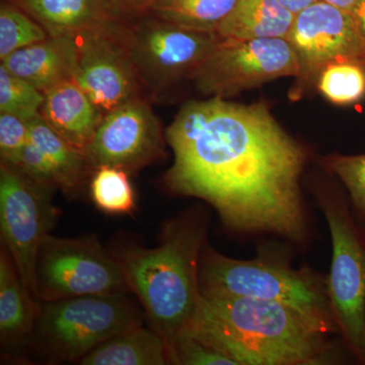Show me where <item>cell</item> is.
Segmentation results:
<instances>
[{
  "label": "cell",
  "mask_w": 365,
  "mask_h": 365,
  "mask_svg": "<svg viewBox=\"0 0 365 365\" xmlns=\"http://www.w3.org/2000/svg\"><path fill=\"white\" fill-rule=\"evenodd\" d=\"M165 140L174 153L165 176L173 194L205 201L240 234L309 245L311 223L300 182L309 151L266 103L190 101L165 131Z\"/></svg>",
  "instance_id": "cell-1"
},
{
  "label": "cell",
  "mask_w": 365,
  "mask_h": 365,
  "mask_svg": "<svg viewBox=\"0 0 365 365\" xmlns=\"http://www.w3.org/2000/svg\"><path fill=\"white\" fill-rule=\"evenodd\" d=\"M237 365L330 364V334L294 307L247 297H203L188 330Z\"/></svg>",
  "instance_id": "cell-2"
},
{
  "label": "cell",
  "mask_w": 365,
  "mask_h": 365,
  "mask_svg": "<svg viewBox=\"0 0 365 365\" xmlns=\"http://www.w3.org/2000/svg\"><path fill=\"white\" fill-rule=\"evenodd\" d=\"M206 242L207 223L189 211L165 225L157 248L127 247L113 254L168 351L200 306L199 263Z\"/></svg>",
  "instance_id": "cell-3"
},
{
  "label": "cell",
  "mask_w": 365,
  "mask_h": 365,
  "mask_svg": "<svg viewBox=\"0 0 365 365\" xmlns=\"http://www.w3.org/2000/svg\"><path fill=\"white\" fill-rule=\"evenodd\" d=\"M203 297H247L294 307L328 334H338L327 294V275L302 266L294 268L279 255L250 260L230 258L205 242L199 263Z\"/></svg>",
  "instance_id": "cell-4"
},
{
  "label": "cell",
  "mask_w": 365,
  "mask_h": 365,
  "mask_svg": "<svg viewBox=\"0 0 365 365\" xmlns=\"http://www.w3.org/2000/svg\"><path fill=\"white\" fill-rule=\"evenodd\" d=\"M312 191L332 242L327 294L333 321L346 350L365 365V228L337 185L319 181Z\"/></svg>",
  "instance_id": "cell-5"
},
{
  "label": "cell",
  "mask_w": 365,
  "mask_h": 365,
  "mask_svg": "<svg viewBox=\"0 0 365 365\" xmlns=\"http://www.w3.org/2000/svg\"><path fill=\"white\" fill-rule=\"evenodd\" d=\"M140 326L143 314L126 294L83 295L40 302L33 337L51 359L79 361L105 341Z\"/></svg>",
  "instance_id": "cell-6"
},
{
  "label": "cell",
  "mask_w": 365,
  "mask_h": 365,
  "mask_svg": "<svg viewBox=\"0 0 365 365\" xmlns=\"http://www.w3.org/2000/svg\"><path fill=\"white\" fill-rule=\"evenodd\" d=\"M35 285L39 302L130 292L119 262L93 235H48L38 252Z\"/></svg>",
  "instance_id": "cell-7"
},
{
  "label": "cell",
  "mask_w": 365,
  "mask_h": 365,
  "mask_svg": "<svg viewBox=\"0 0 365 365\" xmlns=\"http://www.w3.org/2000/svg\"><path fill=\"white\" fill-rule=\"evenodd\" d=\"M53 188L31 179L16 168L0 167V228L2 242L26 287L36 292L35 267L41 245L53 227L56 211Z\"/></svg>",
  "instance_id": "cell-8"
},
{
  "label": "cell",
  "mask_w": 365,
  "mask_h": 365,
  "mask_svg": "<svg viewBox=\"0 0 365 365\" xmlns=\"http://www.w3.org/2000/svg\"><path fill=\"white\" fill-rule=\"evenodd\" d=\"M78 63L73 81L105 116L145 88L129 48L126 24L113 21L74 36Z\"/></svg>",
  "instance_id": "cell-9"
},
{
  "label": "cell",
  "mask_w": 365,
  "mask_h": 365,
  "mask_svg": "<svg viewBox=\"0 0 365 365\" xmlns=\"http://www.w3.org/2000/svg\"><path fill=\"white\" fill-rule=\"evenodd\" d=\"M297 74V56L287 39H223L192 79L202 95L225 98Z\"/></svg>",
  "instance_id": "cell-10"
},
{
  "label": "cell",
  "mask_w": 365,
  "mask_h": 365,
  "mask_svg": "<svg viewBox=\"0 0 365 365\" xmlns=\"http://www.w3.org/2000/svg\"><path fill=\"white\" fill-rule=\"evenodd\" d=\"M126 35L144 86L155 90L192 78L223 40L217 33L189 30L153 16L126 25Z\"/></svg>",
  "instance_id": "cell-11"
},
{
  "label": "cell",
  "mask_w": 365,
  "mask_h": 365,
  "mask_svg": "<svg viewBox=\"0 0 365 365\" xmlns=\"http://www.w3.org/2000/svg\"><path fill=\"white\" fill-rule=\"evenodd\" d=\"M287 40L299 66L290 91L292 100H299L314 90L317 76L327 64L340 60L365 62L352 14L323 0L295 14Z\"/></svg>",
  "instance_id": "cell-12"
},
{
  "label": "cell",
  "mask_w": 365,
  "mask_h": 365,
  "mask_svg": "<svg viewBox=\"0 0 365 365\" xmlns=\"http://www.w3.org/2000/svg\"><path fill=\"white\" fill-rule=\"evenodd\" d=\"M165 155L160 121L143 97L106 114L85 151L93 172L102 165L133 172Z\"/></svg>",
  "instance_id": "cell-13"
},
{
  "label": "cell",
  "mask_w": 365,
  "mask_h": 365,
  "mask_svg": "<svg viewBox=\"0 0 365 365\" xmlns=\"http://www.w3.org/2000/svg\"><path fill=\"white\" fill-rule=\"evenodd\" d=\"M78 63L76 38L49 37L21 48L1 60V66L30 81L43 93L67 81H73Z\"/></svg>",
  "instance_id": "cell-14"
},
{
  "label": "cell",
  "mask_w": 365,
  "mask_h": 365,
  "mask_svg": "<svg viewBox=\"0 0 365 365\" xmlns=\"http://www.w3.org/2000/svg\"><path fill=\"white\" fill-rule=\"evenodd\" d=\"M40 115L46 123L76 150L85 153L103 114L74 81L45 91Z\"/></svg>",
  "instance_id": "cell-15"
},
{
  "label": "cell",
  "mask_w": 365,
  "mask_h": 365,
  "mask_svg": "<svg viewBox=\"0 0 365 365\" xmlns=\"http://www.w3.org/2000/svg\"><path fill=\"white\" fill-rule=\"evenodd\" d=\"M40 302L26 287L11 254L0 255V334L2 345H25L33 337Z\"/></svg>",
  "instance_id": "cell-16"
},
{
  "label": "cell",
  "mask_w": 365,
  "mask_h": 365,
  "mask_svg": "<svg viewBox=\"0 0 365 365\" xmlns=\"http://www.w3.org/2000/svg\"><path fill=\"white\" fill-rule=\"evenodd\" d=\"M13 4L44 26L50 37H74L118 21L110 0H14Z\"/></svg>",
  "instance_id": "cell-17"
},
{
  "label": "cell",
  "mask_w": 365,
  "mask_h": 365,
  "mask_svg": "<svg viewBox=\"0 0 365 365\" xmlns=\"http://www.w3.org/2000/svg\"><path fill=\"white\" fill-rule=\"evenodd\" d=\"M295 14L279 0H237L217 34L222 39H287Z\"/></svg>",
  "instance_id": "cell-18"
},
{
  "label": "cell",
  "mask_w": 365,
  "mask_h": 365,
  "mask_svg": "<svg viewBox=\"0 0 365 365\" xmlns=\"http://www.w3.org/2000/svg\"><path fill=\"white\" fill-rule=\"evenodd\" d=\"M170 364L165 341L153 329H131L105 341L79 360L83 365H163Z\"/></svg>",
  "instance_id": "cell-19"
},
{
  "label": "cell",
  "mask_w": 365,
  "mask_h": 365,
  "mask_svg": "<svg viewBox=\"0 0 365 365\" xmlns=\"http://www.w3.org/2000/svg\"><path fill=\"white\" fill-rule=\"evenodd\" d=\"M30 141L42 153L56 175L58 188L71 191L78 188L90 170L85 153L64 140L42 117L28 122Z\"/></svg>",
  "instance_id": "cell-20"
},
{
  "label": "cell",
  "mask_w": 365,
  "mask_h": 365,
  "mask_svg": "<svg viewBox=\"0 0 365 365\" xmlns=\"http://www.w3.org/2000/svg\"><path fill=\"white\" fill-rule=\"evenodd\" d=\"M237 2V0H158L146 14L189 30L217 33Z\"/></svg>",
  "instance_id": "cell-21"
},
{
  "label": "cell",
  "mask_w": 365,
  "mask_h": 365,
  "mask_svg": "<svg viewBox=\"0 0 365 365\" xmlns=\"http://www.w3.org/2000/svg\"><path fill=\"white\" fill-rule=\"evenodd\" d=\"M314 90L331 104L351 106L365 100V62L340 60L327 64L314 81Z\"/></svg>",
  "instance_id": "cell-22"
},
{
  "label": "cell",
  "mask_w": 365,
  "mask_h": 365,
  "mask_svg": "<svg viewBox=\"0 0 365 365\" xmlns=\"http://www.w3.org/2000/svg\"><path fill=\"white\" fill-rule=\"evenodd\" d=\"M128 173L122 168L102 165L91 182L93 202L107 215H129L136 207L135 193Z\"/></svg>",
  "instance_id": "cell-23"
},
{
  "label": "cell",
  "mask_w": 365,
  "mask_h": 365,
  "mask_svg": "<svg viewBox=\"0 0 365 365\" xmlns=\"http://www.w3.org/2000/svg\"><path fill=\"white\" fill-rule=\"evenodd\" d=\"M317 160L322 169L342 185L353 215L365 228V153H332L319 155Z\"/></svg>",
  "instance_id": "cell-24"
},
{
  "label": "cell",
  "mask_w": 365,
  "mask_h": 365,
  "mask_svg": "<svg viewBox=\"0 0 365 365\" xmlns=\"http://www.w3.org/2000/svg\"><path fill=\"white\" fill-rule=\"evenodd\" d=\"M49 37L44 26L21 7L2 2L0 6V59Z\"/></svg>",
  "instance_id": "cell-25"
},
{
  "label": "cell",
  "mask_w": 365,
  "mask_h": 365,
  "mask_svg": "<svg viewBox=\"0 0 365 365\" xmlns=\"http://www.w3.org/2000/svg\"><path fill=\"white\" fill-rule=\"evenodd\" d=\"M44 101V93L37 86L0 66V113L29 122L40 116Z\"/></svg>",
  "instance_id": "cell-26"
},
{
  "label": "cell",
  "mask_w": 365,
  "mask_h": 365,
  "mask_svg": "<svg viewBox=\"0 0 365 365\" xmlns=\"http://www.w3.org/2000/svg\"><path fill=\"white\" fill-rule=\"evenodd\" d=\"M170 364L182 365H237L222 352L188 332L182 333L169 350Z\"/></svg>",
  "instance_id": "cell-27"
},
{
  "label": "cell",
  "mask_w": 365,
  "mask_h": 365,
  "mask_svg": "<svg viewBox=\"0 0 365 365\" xmlns=\"http://www.w3.org/2000/svg\"><path fill=\"white\" fill-rule=\"evenodd\" d=\"M28 122L14 115L0 113V155L1 163L16 165L21 151L29 143Z\"/></svg>",
  "instance_id": "cell-28"
},
{
  "label": "cell",
  "mask_w": 365,
  "mask_h": 365,
  "mask_svg": "<svg viewBox=\"0 0 365 365\" xmlns=\"http://www.w3.org/2000/svg\"><path fill=\"white\" fill-rule=\"evenodd\" d=\"M158 0H110L112 13L118 21L134 19L148 13Z\"/></svg>",
  "instance_id": "cell-29"
},
{
  "label": "cell",
  "mask_w": 365,
  "mask_h": 365,
  "mask_svg": "<svg viewBox=\"0 0 365 365\" xmlns=\"http://www.w3.org/2000/svg\"><path fill=\"white\" fill-rule=\"evenodd\" d=\"M353 20L365 53V0H359L352 13Z\"/></svg>",
  "instance_id": "cell-30"
},
{
  "label": "cell",
  "mask_w": 365,
  "mask_h": 365,
  "mask_svg": "<svg viewBox=\"0 0 365 365\" xmlns=\"http://www.w3.org/2000/svg\"><path fill=\"white\" fill-rule=\"evenodd\" d=\"M279 1L290 13L297 14L306 9L307 7L316 4L319 0H279Z\"/></svg>",
  "instance_id": "cell-31"
},
{
  "label": "cell",
  "mask_w": 365,
  "mask_h": 365,
  "mask_svg": "<svg viewBox=\"0 0 365 365\" xmlns=\"http://www.w3.org/2000/svg\"><path fill=\"white\" fill-rule=\"evenodd\" d=\"M323 1L328 2V4L342 9V11H346V13L352 14L359 0H323Z\"/></svg>",
  "instance_id": "cell-32"
}]
</instances>
